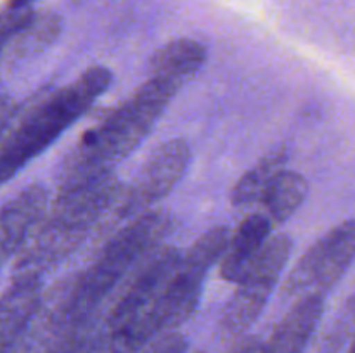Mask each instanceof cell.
<instances>
[{
    "instance_id": "6da1fadb",
    "label": "cell",
    "mask_w": 355,
    "mask_h": 353,
    "mask_svg": "<svg viewBox=\"0 0 355 353\" xmlns=\"http://www.w3.org/2000/svg\"><path fill=\"white\" fill-rule=\"evenodd\" d=\"M173 225L172 215L163 210L139 215L106 242L89 269L59 280L45 294V307L55 334L90 327L92 317L125 275L153 249L165 244Z\"/></svg>"
},
{
    "instance_id": "7a4b0ae2",
    "label": "cell",
    "mask_w": 355,
    "mask_h": 353,
    "mask_svg": "<svg viewBox=\"0 0 355 353\" xmlns=\"http://www.w3.org/2000/svg\"><path fill=\"white\" fill-rule=\"evenodd\" d=\"M180 89L172 80L148 76L69 149L59 165L58 189L113 170L144 141Z\"/></svg>"
},
{
    "instance_id": "3957f363",
    "label": "cell",
    "mask_w": 355,
    "mask_h": 353,
    "mask_svg": "<svg viewBox=\"0 0 355 353\" xmlns=\"http://www.w3.org/2000/svg\"><path fill=\"white\" fill-rule=\"evenodd\" d=\"M121 182L113 170L55 190L54 199L16 255L14 275L42 277L68 258L107 217Z\"/></svg>"
},
{
    "instance_id": "277c9868",
    "label": "cell",
    "mask_w": 355,
    "mask_h": 353,
    "mask_svg": "<svg viewBox=\"0 0 355 353\" xmlns=\"http://www.w3.org/2000/svg\"><path fill=\"white\" fill-rule=\"evenodd\" d=\"M111 82L113 73L106 66H90L71 83L47 93L12 128H7L0 138V187L83 116Z\"/></svg>"
},
{
    "instance_id": "5b68a950",
    "label": "cell",
    "mask_w": 355,
    "mask_h": 353,
    "mask_svg": "<svg viewBox=\"0 0 355 353\" xmlns=\"http://www.w3.org/2000/svg\"><path fill=\"white\" fill-rule=\"evenodd\" d=\"M229 235V227L218 225L201 234L186 251H180L172 275L148 307L163 334L179 329L194 314L201 300L205 279L220 260Z\"/></svg>"
},
{
    "instance_id": "8992f818",
    "label": "cell",
    "mask_w": 355,
    "mask_h": 353,
    "mask_svg": "<svg viewBox=\"0 0 355 353\" xmlns=\"http://www.w3.org/2000/svg\"><path fill=\"white\" fill-rule=\"evenodd\" d=\"M293 242L288 235H270L246 272L236 280V289L224 307L218 331L224 339H238L248 332L266 308L290 260Z\"/></svg>"
},
{
    "instance_id": "52a82bcc",
    "label": "cell",
    "mask_w": 355,
    "mask_h": 353,
    "mask_svg": "<svg viewBox=\"0 0 355 353\" xmlns=\"http://www.w3.org/2000/svg\"><path fill=\"white\" fill-rule=\"evenodd\" d=\"M191 161V147L184 138L162 142L144 159L130 183L118 192L110 213L114 220H132L165 199L180 182Z\"/></svg>"
},
{
    "instance_id": "ba28073f",
    "label": "cell",
    "mask_w": 355,
    "mask_h": 353,
    "mask_svg": "<svg viewBox=\"0 0 355 353\" xmlns=\"http://www.w3.org/2000/svg\"><path fill=\"white\" fill-rule=\"evenodd\" d=\"M355 260V218L326 232L300 256L281 287V296L297 300L309 293L326 294Z\"/></svg>"
},
{
    "instance_id": "9c48e42d",
    "label": "cell",
    "mask_w": 355,
    "mask_h": 353,
    "mask_svg": "<svg viewBox=\"0 0 355 353\" xmlns=\"http://www.w3.org/2000/svg\"><path fill=\"white\" fill-rule=\"evenodd\" d=\"M179 256L180 249L173 244L158 246L144 256L110 296L104 327L120 324L146 310L172 275Z\"/></svg>"
},
{
    "instance_id": "30bf717a",
    "label": "cell",
    "mask_w": 355,
    "mask_h": 353,
    "mask_svg": "<svg viewBox=\"0 0 355 353\" xmlns=\"http://www.w3.org/2000/svg\"><path fill=\"white\" fill-rule=\"evenodd\" d=\"M44 287L40 277L14 275L0 296V353H26Z\"/></svg>"
},
{
    "instance_id": "8fae6325",
    "label": "cell",
    "mask_w": 355,
    "mask_h": 353,
    "mask_svg": "<svg viewBox=\"0 0 355 353\" xmlns=\"http://www.w3.org/2000/svg\"><path fill=\"white\" fill-rule=\"evenodd\" d=\"M49 203V190L40 183H31L0 206V266L26 244Z\"/></svg>"
},
{
    "instance_id": "7c38bea8",
    "label": "cell",
    "mask_w": 355,
    "mask_h": 353,
    "mask_svg": "<svg viewBox=\"0 0 355 353\" xmlns=\"http://www.w3.org/2000/svg\"><path fill=\"white\" fill-rule=\"evenodd\" d=\"M324 311V294L309 293L297 298L255 353H302L315 332Z\"/></svg>"
},
{
    "instance_id": "4fadbf2b",
    "label": "cell",
    "mask_w": 355,
    "mask_h": 353,
    "mask_svg": "<svg viewBox=\"0 0 355 353\" xmlns=\"http://www.w3.org/2000/svg\"><path fill=\"white\" fill-rule=\"evenodd\" d=\"M274 224L266 213H252L229 235V242L220 256L218 272L227 282H236L246 272L253 260L272 235Z\"/></svg>"
},
{
    "instance_id": "5bb4252c",
    "label": "cell",
    "mask_w": 355,
    "mask_h": 353,
    "mask_svg": "<svg viewBox=\"0 0 355 353\" xmlns=\"http://www.w3.org/2000/svg\"><path fill=\"white\" fill-rule=\"evenodd\" d=\"M207 61V47L193 38H175L166 42L149 57V76L172 80L180 87L193 78Z\"/></svg>"
},
{
    "instance_id": "9a60e30c",
    "label": "cell",
    "mask_w": 355,
    "mask_h": 353,
    "mask_svg": "<svg viewBox=\"0 0 355 353\" xmlns=\"http://www.w3.org/2000/svg\"><path fill=\"white\" fill-rule=\"evenodd\" d=\"M309 196V182L302 173L281 170L262 199L266 215L274 225L290 220Z\"/></svg>"
},
{
    "instance_id": "2e32d148",
    "label": "cell",
    "mask_w": 355,
    "mask_h": 353,
    "mask_svg": "<svg viewBox=\"0 0 355 353\" xmlns=\"http://www.w3.org/2000/svg\"><path fill=\"white\" fill-rule=\"evenodd\" d=\"M288 151L284 147L272 149L262 159L255 163L248 172L243 173L232 187L231 199L234 206L260 204L272 180L281 170L286 168Z\"/></svg>"
},
{
    "instance_id": "e0dca14e",
    "label": "cell",
    "mask_w": 355,
    "mask_h": 353,
    "mask_svg": "<svg viewBox=\"0 0 355 353\" xmlns=\"http://www.w3.org/2000/svg\"><path fill=\"white\" fill-rule=\"evenodd\" d=\"M62 21L58 14L45 12L33 14L28 21L26 26L19 31L14 38H21L24 52H38L49 47L52 42L61 33Z\"/></svg>"
},
{
    "instance_id": "ac0fdd59",
    "label": "cell",
    "mask_w": 355,
    "mask_h": 353,
    "mask_svg": "<svg viewBox=\"0 0 355 353\" xmlns=\"http://www.w3.org/2000/svg\"><path fill=\"white\" fill-rule=\"evenodd\" d=\"M350 338H355V294L345 301L329 327L322 341V353H336Z\"/></svg>"
},
{
    "instance_id": "d6986e66",
    "label": "cell",
    "mask_w": 355,
    "mask_h": 353,
    "mask_svg": "<svg viewBox=\"0 0 355 353\" xmlns=\"http://www.w3.org/2000/svg\"><path fill=\"white\" fill-rule=\"evenodd\" d=\"M89 339V327L66 332L59 336V341L47 353H82Z\"/></svg>"
},
{
    "instance_id": "ffe728a7",
    "label": "cell",
    "mask_w": 355,
    "mask_h": 353,
    "mask_svg": "<svg viewBox=\"0 0 355 353\" xmlns=\"http://www.w3.org/2000/svg\"><path fill=\"white\" fill-rule=\"evenodd\" d=\"M141 353H189L187 343L179 332H166L159 336L149 346H146Z\"/></svg>"
},
{
    "instance_id": "44dd1931",
    "label": "cell",
    "mask_w": 355,
    "mask_h": 353,
    "mask_svg": "<svg viewBox=\"0 0 355 353\" xmlns=\"http://www.w3.org/2000/svg\"><path fill=\"white\" fill-rule=\"evenodd\" d=\"M17 107L12 102V99L7 96H0V138L6 134L7 128H9L10 120L16 118Z\"/></svg>"
},
{
    "instance_id": "7402d4cb",
    "label": "cell",
    "mask_w": 355,
    "mask_h": 353,
    "mask_svg": "<svg viewBox=\"0 0 355 353\" xmlns=\"http://www.w3.org/2000/svg\"><path fill=\"white\" fill-rule=\"evenodd\" d=\"M31 3V0H10L9 9H24Z\"/></svg>"
},
{
    "instance_id": "603a6c76",
    "label": "cell",
    "mask_w": 355,
    "mask_h": 353,
    "mask_svg": "<svg viewBox=\"0 0 355 353\" xmlns=\"http://www.w3.org/2000/svg\"><path fill=\"white\" fill-rule=\"evenodd\" d=\"M349 353H355V338L352 339V345H350V350H349Z\"/></svg>"
}]
</instances>
